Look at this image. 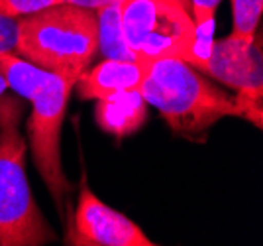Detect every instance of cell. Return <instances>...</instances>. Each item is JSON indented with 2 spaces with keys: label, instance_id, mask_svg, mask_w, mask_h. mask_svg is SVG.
I'll return each instance as SVG.
<instances>
[{
  "label": "cell",
  "instance_id": "obj_4",
  "mask_svg": "<svg viewBox=\"0 0 263 246\" xmlns=\"http://www.w3.org/2000/svg\"><path fill=\"white\" fill-rule=\"evenodd\" d=\"M120 14L124 38L140 61L189 57L197 38L191 0H122Z\"/></svg>",
  "mask_w": 263,
  "mask_h": 246
},
{
  "label": "cell",
  "instance_id": "obj_12",
  "mask_svg": "<svg viewBox=\"0 0 263 246\" xmlns=\"http://www.w3.org/2000/svg\"><path fill=\"white\" fill-rule=\"evenodd\" d=\"M263 0H232V34L240 42H252L261 22Z\"/></svg>",
  "mask_w": 263,
  "mask_h": 246
},
{
  "label": "cell",
  "instance_id": "obj_16",
  "mask_svg": "<svg viewBox=\"0 0 263 246\" xmlns=\"http://www.w3.org/2000/svg\"><path fill=\"white\" fill-rule=\"evenodd\" d=\"M61 2H71V4H77V6H83V8H88V10H97L100 6H106L110 2H116V0H61Z\"/></svg>",
  "mask_w": 263,
  "mask_h": 246
},
{
  "label": "cell",
  "instance_id": "obj_7",
  "mask_svg": "<svg viewBox=\"0 0 263 246\" xmlns=\"http://www.w3.org/2000/svg\"><path fill=\"white\" fill-rule=\"evenodd\" d=\"M67 244L73 246H154L138 224L126 215L118 213L100 201L88 189L81 187L75 219L65 236Z\"/></svg>",
  "mask_w": 263,
  "mask_h": 246
},
{
  "label": "cell",
  "instance_id": "obj_11",
  "mask_svg": "<svg viewBox=\"0 0 263 246\" xmlns=\"http://www.w3.org/2000/svg\"><path fill=\"white\" fill-rule=\"evenodd\" d=\"M120 2H110L95 10L97 14V28H99V54L104 59H122V61H140L132 51L124 30H122Z\"/></svg>",
  "mask_w": 263,
  "mask_h": 246
},
{
  "label": "cell",
  "instance_id": "obj_1",
  "mask_svg": "<svg viewBox=\"0 0 263 246\" xmlns=\"http://www.w3.org/2000/svg\"><path fill=\"white\" fill-rule=\"evenodd\" d=\"M140 95L161 112L173 132L183 136L202 134L226 116H240L234 95L177 57L147 61Z\"/></svg>",
  "mask_w": 263,
  "mask_h": 246
},
{
  "label": "cell",
  "instance_id": "obj_13",
  "mask_svg": "<svg viewBox=\"0 0 263 246\" xmlns=\"http://www.w3.org/2000/svg\"><path fill=\"white\" fill-rule=\"evenodd\" d=\"M59 2L61 0H0V14L10 18H22Z\"/></svg>",
  "mask_w": 263,
  "mask_h": 246
},
{
  "label": "cell",
  "instance_id": "obj_14",
  "mask_svg": "<svg viewBox=\"0 0 263 246\" xmlns=\"http://www.w3.org/2000/svg\"><path fill=\"white\" fill-rule=\"evenodd\" d=\"M18 42V18L0 14V54H16Z\"/></svg>",
  "mask_w": 263,
  "mask_h": 246
},
{
  "label": "cell",
  "instance_id": "obj_10",
  "mask_svg": "<svg viewBox=\"0 0 263 246\" xmlns=\"http://www.w3.org/2000/svg\"><path fill=\"white\" fill-rule=\"evenodd\" d=\"M0 75L12 91H16L26 101H32L40 91L51 83L55 73L37 67L35 63L10 51L0 54Z\"/></svg>",
  "mask_w": 263,
  "mask_h": 246
},
{
  "label": "cell",
  "instance_id": "obj_9",
  "mask_svg": "<svg viewBox=\"0 0 263 246\" xmlns=\"http://www.w3.org/2000/svg\"><path fill=\"white\" fill-rule=\"evenodd\" d=\"M147 102L143 101L140 91H126L116 93L112 97L97 101V124L108 134H114L118 138H124L128 134H134L147 116Z\"/></svg>",
  "mask_w": 263,
  "mask_h": 246
},
{
  "label": "cell",
  "instance_id": "obj_6",
  "mask_svg": "<svg viewBox=\"0 0 263 246\" xmlns=\"http://www.w3.org/2000/svg\"><path fill=\"white\" fill-rule=\"evenodd\" d=\"M195 69L236 91L234 101L240 118H246L261 128L263 49L259 28L252 42H240L230 36L220 42H212L209 56L198 61Z\"/></svg>",
  "mask_w": 263,
  "mask_h": 246
},
{
  "label": "cell",
  "instance_id": "obj_2",
  "mask_svg": "<svg viewBox=\"0 0 263 246\" xmlns=\"http://www.w3.org/2000/svg\"><path fill=\"white\" fill-rule=\"evenodd\" d=\"M16 54L49 73L77 81L99 54L97 14L59 2L18 18Z\"/></svg>",
  "mask_w": 263,
  "mask_h": 246
},
{
  "label": "cell",
  "instance_id": "obj_5",
  "mask_svg": "<svg viewBox=\"0 0 263 246\" xmlns=\"http://www.w3.org/2000/svg\"><path fill=\"white\" fill-rule=\"evenodd\" d=\"M73 87H75L73 79L53 75L51 83L32 99V114L28 120V138H30L33 164L61 215H63V201L67 193L71 191V183L61 166L59 134Z\"/></svg>",
  "mask_w": 263,
  "mask_h": 246
},
{
  "label": "cell",
  "instance_id": "obj_15",
  "mask_svg": "<svg viewBox=\"0 0 263 246\" xmlns=\"http://www.w3.org/2000/svg\"><path fill=\"white\" fill-rule=\"evenodd\" d=\"M222 0H191L193 6V16H195V26H202V24L214 22V14L216 8L220 6Z\"/></svg>",
  "mask_w": 263,
  "mask_h": 246
},
{
  "label": "cell",
  "instance_id": "obj_17",
  "mask_svg": "<svg viewBox=\"0 0 263 246\" xmlns=\"http://www.w3.org/2000/svg\"><path fill=\"white\" fill-rule=\"evenodd\" d=\"M6 87H8V85H6V81H4V77L0 75V97L4 95V91H6Z\"/></svg>",
  "mask_w": 263,
  "mask_h": 246
},
{
  "label": "cell",
  "instance_id": "obj_3",
  "mask_svg": "<svg viewBox=\"0 0 263 246\" xmlns=\"http://www.w3.org/2000/svg\"><path fill=\"white\" fill-rule=\"evenodd\" d=\"M22 102L0 97V246H42L57 240L26 178Z\"/></svg>",
  "mask_w": 263,
  "mask_h": 246
},
{
  "label": "cell",
  "instance_id": "obj_8",
  "mask_svg": "<svg viewBox=\"0 0 263 246\" xmlns=\"http://www.w3.org/2000/svg\"><path fill=\"white\" fill-rule=\"evenodd\" d=\"M145 69H147V61L104 59L99 65L85 69L75 81V87L81 99L100 101L116 93L140 91Z\"/></svg>",
  "mask_w": 263,
  "mask_h": 246
}]
</instances>
